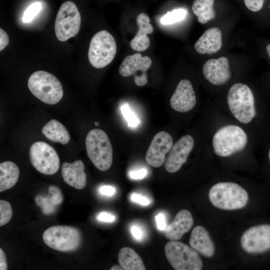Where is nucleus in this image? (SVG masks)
<instances>
[{"mask_svg":"<svg viewBox=\"0 0 270 270\" xmlns=\"http://www.w3.org/2000/svg\"><path fill=\"white\" fill-rule=\"evenodd\" d=\"M208 198L215 207L224 210H235L244 208L248 196L247 192L238 184L221 182L214 184L208 192Z\"/></svg>","mask_w":270,"mask_h":270,"instance_id":"1","label":"nucleus"},{"mask_svg":"<svg viewBox=\"0 0 270 270\" xmlns=\"http://www.w3.org/2000/svg\"><path fill=\"white\" fill-rule=\"evenodd\" d=\"M264 0H244L246 7L252 12H258L263 6Z\"/></svg>","mask_w":270,"mask_h":270,"instance_id":"31","label":"nucleus"},{"mask_svg":"<svg viewBox=\"0 0 270 270\" xmlns=\"http://www.w3.org/2000/svg\"><path fill=\"white\" fill-rule=\"evenodd\" d=\"M227 101L232 114L241 123L248 124L255 116L254 94L247 85L242 83L233 84L228 92Z\"/></svg>","mask_w":270,"mask_h":270,"instance_id":"4","label":"nucleus"},{"mask_svg":"<svg viewBox=\"0 0 270 270\" xmlns=\"http://www.w3.org/2000/svg\"><path fill=\"white\" fill-rule=\"evenodd\" d=\"M28 86L34 96L46 104H56L63 96L60 82L52 74L46 71L34 72L28 78Z\"/></svg>","mask_w":270,"mask_h":270,"instance_id":"2","label":"nucleus"},{"mask_svg":"<svg viewBox=\"0 0 270 270\" xmlns=\"http://www.w3.org/2000/svg\"><path fill=\"white\" fill-rule=\"evenodd\" d=\"M248 142L247 134L240 126L227 125L214 134L212 145L214 153L221 157L229 156L242 150Z\"/></svg>","mask_w":270,"mask_h":270,"instance_id":"5","label":"nucleus"},{"mask_svg":"<svg viewBox=\"0 0 270 270\" xmlns=\"http://www.w3.org/2000/svg\"><path fill=\"white\" fill-rule=\"evenodd\" d=\"M164 252L176 270H200L202 268V262L197 252L184 243L171 240L165 245Z\"/></svg>","mask_w":270,"mask_h":270,"instance_id":"8","label":"nucleus"},{"mask_svg":"<svg viewBox=\"0 0 270 270\" xmlns=\"http://www.w3.org/2000/svg\"><path fill=\"white\" fill-rule=\"evenodd\" d=\"M131 234L134 238L140 240L143 238V232L142 229L137 226H132L130 228Z\"/></svg>","mask_w":270,"mask_h":270,"instance_id":"38","label":"nucleus"},{"mask_svg":"<svg viewBox=\"0 0 270 270\" xmlns=\"http://www.w3.org/2000/svg\"><path fill=\"white\" fill-rule=\"evenodd\" d=\"M42 132L49 140L66 144L70 140V134L66 128L58 120L53 119L42 128Z\"/></svg>","mask_w":270,"mask_h":270,"instance_id":"23","label":"nucleus"},{"mask_svg":"<svg viewBox=\"0 0 270 270\" xmlns=\"http://www.w3.org/2000/svg\"><path fill=\"white\" fill-rule=\"evenodd\" d=\"M29 157L32 166L40 172L52 175L60 168V160L55 150L44 142H36L32 144Z\"/></svg>","mask_w":270,"mask_h":270,"instance_id":"10","label":"nucleus"},{"mask_svg":"<svg viewBox=\"0 0 270 270\" xmlns=\"http://www.w3.org/2000/svg\"><path fill=\"white\" fill-rule=\"evenodd\" d=\"M266 52L268 54V56H269L270 58V44H268V45H267L266 47Z\"/></svg>","mask_w":270,"mask_h":270,"instance_id":"41","label":"nucleus"},{"mask_svg":"<svg viewBox=\"0 0 270 270\" xmlns=\"http://www.w3.org/2000/svg\"><path fill=\"white\" fill-rule=\"evenodd\" d=\"M222 44L221 30L218 28L207 30L194 44L196 50L199 54H212L218 52Z\"/></svg>","mask_w":270,"mask_h":270,"instance_id":"19","label":"nucleus"},{"mask_svg":"<svg viewBox=\"0 0 270 270\" xmlns=\"http://www.w3.org/2000/svg\"><path fill=\"white\" fill-rule=\"evenodd\" d=\"M45 244L56 250L70 252L76 250L82 242V235L76 228L54 226L46 229L42 234Z\"/></svg>","mask_w":270,"mask_h":270,"instance_id":"6","label":"nucleus"},{"mask_svg":"<svg viewBox=\"0 0 270 270\" xmlns=\"http://www.w3.org/2000/svg\"><path fill=\"white\" fill-rule=\"evenodd\" d=\"M187 14V12L182 8L174 10L168 12L160 20L162 24H172L183 20Z\"/></svg>","mask_w":270,"mask_h":270,"instance_id":"27","label":"nucleus"},{"mask_svg":"<svg viewBox=\"0 0 270 270\" xmlns=\"http://www.w3.org/2000/svg\"><path fill=\"white\" fill-rule=\"evenodd\" d=\"M8 264L5 254L2 248H0V270H6Z\"/></svg>","mask_w":270,"mask_h":270,"instance_id":"39","label":"nucleus"},{"mask_svg":"<svg viewBox=\"0 0 270 270\" xmlns=\"http://www.w3.org/2000/svg\"><path fill=\"white\" fill-rule=\"evenodd\" d=\"M242 249L249 254H260L270 250V224H263L246 230L240 238Z\"/></svg>","mask_w":270,"mask_h":270,"instance_id":"11","label":"nucleus"},{"mask_svg":"<svg viewBox=\"0 0 270 270\" xmlns=\"http://www.w3.org/2000/svg\"><path fill=\"white\" fill-rule=\"evenodd\" d=\"M194 224V219L190 212L182 210L176 215L172 222L167 225L164 233L166 237L170 240H177L188 232Z\"/></svg>","mask_w":270,"mask_h":270,"instance_id":"18","label":"nucleus"},{"mask_svg":"<svg viewBox=\"0 0 270 270\" xmlns=\"http://www.w3.org/2000/svg\"><path fill=\"white\" fill-rule=\"evenodd\" d=\"M173 140L171 135L160 131L154 136L146 154V160L150 166L158 168L166 160V154L172 148Z\"/></svg>","mask_w":270,"mask_h":270,"instance_id":"14","label":"nucleus"},{"mask_svg":"<svg viewBox=\"0 0 270 270\" xmlns=\"http://www.w3.org/2000/svg\"><path fill=\"white\" fill-rule=\"evenodd\" d=\"M189 243L193 249L206 257H212L214 253V244L208 232L201 226L193 228Z\"/></svg>","mask_w":270,"mask_h":270,"instance_id":"20","label":"nucleus"},{"mask_svg":"<svg viewBox=\"0 0 270 270\" xmlns=\"http://www.w3.org/2000/svg\"><path fill=\"white\" fill-rule=\"evenodd\" d=\"M194 146V140L190 135L186 134L179 138L172 146L165 160L164 168L166 172L174 173L181 168Z\"/></svg>","mask_w":270,"mask_h":270,"instance_id":"13","label":"nucleus"},{"mask_svg":"<svg viewBox=\"0 0 270 270\" xmlns=\"http://www.w3.org/2000/svg\"><path fill=\"white\" fill-rule=\"evenodd\" d=\"M87 154L93 164L99 170L106 171L111 166L112 148L110 140L103 130H90L86 138Z\"/></svg>","mask_w":270,"mask_h":270,"instance_id":"3","label":"nucleus"},{"mask_svg":"<svg viewBox=\"0 0 270 270\" xmlns=\"http://www.w3.org/2000/svg\"><path fill=\"white\" fill-rule=\"evenodd\" d=\"M202 74L204 78L214 85L219 86L226 83L231 77L228 58L222 56L208 60L202 66Z\"/></svg>","mask_w":270,"mask_h":270,"instance_id":"16","label":"nucleus"},{"mask_svg":"<svg viewBox=\"0 0 270 270\" xmlns=\"http://www.w3.org/2000/svg\"><path fill=\"white\" fill-rule=\"evenodd\" d=\"M118 262L124 270H145L146 266L140 256L132 248L124 247L118 254Z\"/></svg>","mask_w":270,"mask_h":270,"instance_id":"25","label":"nucleus"},{"mask_svg":"<svg viewBox=\"0 0 270 270\" xmlns=\"http://www.w3.org/2000/svg\"><path fill=\"white\" fill-rule=\"evenodd\" d=\"M62 176L65 183L76 189L82 190L86 184L85 166L82 160L72 163L64 162L62 166Z\"/></svg>","mask_w":270,"mask_h":270,"instance_id":"17","label":"nucleus"},{"mask_svg":"<svg viewBox=\"0 0 270 270\" xmlns=\"http://www.w3.org/2000/svg\"><path fill=\"white\" fill-rule=\"evenodd\" d=\"M116 44L113 36L102 30L92 38L89 46L88 58L91 65L97 68H104L114 60Z\"/></svg>","mask_w":270,"mask_h":270,"instance_id":"7","label":"nucleus"},{"mask_svg":"<svg viewBox=\"0 0 270 270\" xmlns=\"http://www.w3.org/2000/svg\"><path fill=\"white\" fill-rule=\"evenodd\" d=\"M268 158H269V160H270V149L269 152H268Z\"/></svg>","mask_w":270,"mask_h":270,"instance_id":"42","label":"nucleus"},{"mask_svg":"<svg viewBox=\"0 0 270 270\" xmlns=\"http://www.w3.org/2000/svg\"><path fill=\"white\" fill-rule=\"evenodd\" d=\"M9 43L8 34L2 28H0V51L3 50Z\"/></svg>","mask_w":270,"mask_h":270,"instance_id":"35","label":"nucleus"},{"mask_svg":"<svg viewBox=\"0 0 270 270\" xmlns=\"http://www.w3.org/2000/svg\"><path fill=\"white\" fill-rule=\"evenodd\" d=\"M20 170L17 165L10 161L0 164V192L13 187L18 181Z\"/></svg>","mask_w":270,"mask_h":270,"instance_id":"24","label":"nucleus"},{"mask_svg":"<svg viewBox=\"0 0 270 270\" xmlns=\"http://www.w3.org/2000/svg\"></svg>","mask_w":270,"mask_h":270,"instance_id":"44","label":"nucleus"},{"mask_svg":"<svg viewBox=\"0 0 270 270\" xmlns=\"http://www.w3.org/2000/svg\"><path fill=\"white\" fill-rule=\"evenodd\" d=\"M81 16L76 5L68 1L60 6L54 22V32L58 40L64 42L78 32Z\"/></svg>","mask_w":270,"mask_h":270,"instance_id":"9","label":"nucleus"},{"mask_svg":"<svg viewBox=\"0 0 270 270\" xmlns=\"http://www.w3.org/2000/svg\"><path fill=\"white\" fill-rule=\"evenodd\" d=\"M148 170L146 168H141L135 170L130 171L128 176L132 180H142L146 176Z\"/></svg>","mask_w":270,"mask_h":270,"instance_id":"32","label":"nucleus"},{"mask_svg":"<svg viewBox=\"0 0 270 270\" xmlns=\"http://www.w3.org/2000/svg\"><path fill=\"white\" fill-rule=\"evenodd\" d=\"M130 199L132 201L142 206H148L150 203V200L147 198L136 193L132 194Z\"/></svg>","mask_w":270,"mask_h":270,"instance_id":"33","label":"nucleus"},{"mask_svg":"<svg viewBox=\"0 0 270 270\" xmlns=\"http://www.w3.org/2000/svg\"><path fill=\"white\" fill-rule=\"evenodd\" d=\"M158 229L160 230H164L167 224L166 217L162 213H159L155 216Z\"/></svg>","mask_w":270,"mask_h":270,"instance_id":"34","label":"nucleus"},{"mask_svg":"<svg viewBox=\"0 0 270 270\" xmlns=\"http://www.w3.org/2000/svg\"><path fill=\"white\" fill-rule=\"evenodd\" d=\"M196 102V94L190 82L186 79L181 80L170 98L171 108L176 111L186 112L192 110Z\"/></svg>","mask_w":270,"mask_h":270,"instance_id":"15","label":"nucleus"},{"mask_svg":"<svg viewBox=\"0 0 270 270\" xmlns=\"http://www.w3.org/2000/svg\"><path fill=\"white\" fill-rule=\"evenodd\" d=\"M214 0H194L192 10L198 16V20L201 24H206L214 18L216 12L213 8Z\"/></svg>","mask_w":270,"mask_h":270,"instance_id":"26","label":"nucleus"},{"mask_svg":"<svg viewBox=\"0 0 270 270\" xmlns=\"http://www.w3.org/2000/svg\"><path fill=\"white\" fill-rule=\"evenodd\" d=\"M115 218L116 217L114 215L106 212H101L97 216V218L98 220L108 222L114 221Z\"/></svg>","mask_w":270,"mask_h":270,"instance_id":"36","label":"nucleus"},{"mask_svg":"<svg viewBox=\"0 0 270 270\" xmlns=\"http://www.w3.org/2000/svg\"><path fill=\"white\" fill-rule=\"evenodd\" d=\"M42 8V4L40 2H37L32 4L27 8L23 14V22L24 23L30 22L38 14Z\"/></svg>","mask_w":270,"mask_h":270,"instance_id":"29","label":"nucleus"},{"mask_svg":"<svg viewBox=\"0 0 270 270\" xmlns=\"http://www.w3.org/2000/svg\"><path fill=\"white\" fill-rule=\"evenodd\" d=\"M12 216V209L10 204L7 201L0 200V226L8 223Z\"/></svg>","mask_w":270,"mask_h":270,"instance_id":"28","label":"nucleus"},{"mask_svg":"<svg viewBox=\"0 0 270 270\" xmlns=\"http://www.w3.org/2000/svg\"><path fill=\"white\" fill-rule=\"evenodd\" d=\"M150 22V18L146 14L141 13L138 16L136 22L138 30L130 42V47L134 50L144 51L150 46V40L147 34L154 31L153 26Z\"/></svg>","mask_w":270,"mask_h":270,"instance_id":"21","label":"nucleus"},{"mask_svg":"<svg viewBox=\"0 0 270 270\" xmlns=\"http://www.w3.org/2000/svg\"><path fill=\"white\" fill-rule=\"evenodd\" d=\"M123 116L128 122V126L134 128L139 124V120L128 104H124L121 108Z\"/></svg>","mask_w":270,"mask_h":270,"instance_id":"30","label":"nucleus"},{"mask_svg":"<svg viewBox=\"0 0 270 270\" xmlns=\"http://www.w3.org/2000/svg\"><path fill=\"white\" fill-rule=\"evenodd\" d=\"M152 63V60L149 56H142L140 54H134L124 58L118 72L124 77L133 76L135 84L139 86H144L148 82L146 72Z\"/></svg>","mask_w":270,"mask_h":270,"instance_id":"12","label":"nucleus"},{"mask_svg":"<svg viewBox=\"0 0 270 270\" xmlns=\"http://www.w3.org/2000/svg\"><path fill=\"white\" fill-rule=\"evenodd\" d=\"M48 197L44 198L38 196L35 198L36 204L41 208L45 214L54 212L56 206L63 202V196L60 189L56 186H50L48 190Z\"/></svg>","mask_w":270,"mask_h":270,"instance_id":"22","label":"nucleus"},{"mask_svg":"<svg viewBox=\"0 0 270 270\" xmlns=\"http://www.w3.org/2000/svg\"><path fill=\"white\" fill-rule=\"evenodd\" d=\"M94 124H95L96 126H98L99 123H98V122H95Z\"/></svg>","mask_w":270,"mask_h":270,"instance_id":"43","label":"nucleus"},{"mask_svg":"<svg viewBox=\"0 0 270 270\" xmlns=\"http://www.w3.org/2000/svg\"><path fill=\"white\" fill-rule=\"evenodd\" d=\"M110 270H123L124 269L120 264V266L114 265L110 268Z\"/></svg>","mask_w":270,"mask_h":270,"instance_id":"40","label":"nucleus"},{"mask_svg":"<svg viewBox=\"0 0 270 270\" xmlns=\"http://www.w3.org/2000/svg\"><path fill=\"white\" fill-rule=\"evenodd\" d=\"M99 192L104 196H112L115 194L116 189L110 186H103L100 188Z\"/></svg>","mask_w":270,"mask_h":270,"instance_id":"37","label":"nucleus"}]
</instances>
